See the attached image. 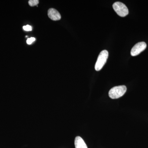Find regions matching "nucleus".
Returning <instances> with one entry per match:
<instances>
[{
  "instance_id": "obj_2",
  "label": "nucleus",
  "mask_w": 148,
  "mask_h": 148,
  "mask_svg": "<svg viewBox=\"0 0 148 148\" xmlns=\"http://www.w3.org/2000/svg\"><path fill=\"white\" fill-rule=\"evenodd\" d=\"M109 53L108 51H102L98 56L97 61L95 63V69L97 71H100L103 68L107 62L108 57Z\"/></svg>"
},
{
  "instance_id": "obj_9",
  "label": "nucleus",
  "mask_w": 148,
  "mask_h": 148,
  "mask_svg": "<svg viewBox=\"0 0 148 148\" xmlns=\"http://www.w3.org/2000/svg\"><path fill=\"white\" fill-rule=\"evenodd\" d=\"M35 40H36V38H33V37H32L30 38H28L27 40V44L30 45L32 44V43L34 42Z\"/></svg>"
},
{
  "instance_id": "obj_7",
  "label": "nucleus",
  "mask_w": 148,
  "mask_h": 148,
  "mask_svg": "<svg viewBox=\"0 0 148 148\" xmlns=\"http://www.w3.org/2000/svg\"><path fill=\"white\" fill-rule=\"evenodd\" d=\"M39 3V1L38 0H30L29 1V5L32 7L37 5Z\"/></svg>"
},
{
  "instance_id": "obj_6",
  "label": "nucleus",
  "mask_w": 148,
  "mask_h": 148,
  "mask_svg": "<svg viewBox=\"0 0 148 148\" xmlns=\"http://www.w3.org/2000/svg\"><path fill=\"white\" fill-rule=\"evenodd\" d=\"M75 148H88L84 141L79 136L76 137L75 140Z\"/></svg>"
},
{
  "instance_id": "obj_1",
  "label": "nucleus",
  "mask_w": 148,
  "mask_h": 148,
  "mask_svg": "<svg viewBox=\"0 0 148 148\" xmlns=\"http://www.w3.org/2000/svg\"><path fill=\"white\" fill-rule=\"evenodd\" d=\"M126 90L127 88L124 85L115 86L110 90L109 92V95L112 99H117L124 95Z\"/></svg>"
},
{
  "instance_id": "obj_3",
  "label": "nucleus",
  "mask_w": 148,
  "mask_h": 148,
  "mask_svg": "<svg viewBox=\"0 0 148 148\" xmlns=\"http://www.w3.org/2000/svg\"><path fill=\"white\" fill-rule=\"evenodd\" d=\"M113 8L119 16L122 17L127 16L129 13L128 8L123 3L116 2L113 5Z\"/></svg>"
},
{
  "instance_id": "obj_5",
  "label": "nucleus",
  "mask_w": 148,
  "mask_h": 148,
  "mask_svg": "<svg viewBox=\"0 0 148 148\" xmlns=\"http://www.w3.org/2000/svg\"><path fill=\"white\" fill-rule=\"evenodd\" d=\"M48 16L51 20L57 21L61 18V15L58 11L54 8H50L48 11Z\"/></svg>"
},
{
  "instance_id": "obj_4",
  "label": "nucleus",
  "mask_w": 148,
  "mask_h": 148,
  "mask_svg": "<svg viewBox=\"0 0 148 148\" xmlns=\"http://www.w3.org/2000/svg\"><path fill=\"white\" fill-rule=\"evenodd\" d=\"M146 47H147V44L145 42H142L138 43L132 48L130 52L131 56H136L139 55L142 51L146 49Z\"/></svg>"
},
{
  "instance_id": "obj_8",
  "label": "nucleus",
  "mask_w": 148,
  "mask_h": 148,
  "mask_svg": "<svg viewBox=\"0 0 148 148\" xmlns=\"http://www.w3.org/2000/svg\"><path fill=\"white\" fill-rule=\"evenodd\" d=\"M23 29L24 31L29 32V31H32V26L29 25H27L26 26H24L23 27Z\"/></svg>"
}]
</instances>
